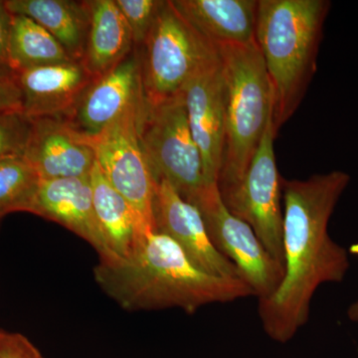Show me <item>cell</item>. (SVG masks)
<instances>
[{"label":"cell","mask_w":358,"mask_h":358,"mask_svg":"<svg viewBox=\"0 0 358 358\" xmlns=\"http://www.w3.org/2000/svg\"><path fill=\"white\" fill-rule=\"evenodd\" d=\"M145 108L147 103L129 110L88 141L95 152L96 166L108 182L131 205L148 237L155 232L157 181L140 141V124Z\"/></svg>","instance_id":"cell-7"},{"label":"cell","mask_w":358,"mask_h":358,"mask_svg":"<svg viewBox=\"0 0 358 358\" xmlns=\"http://www.w3.org/2000/svg\"><path fill=\"white\" fill-rule=\"evenodd\" d=\"M145 103L140 52L134 49L117 67L90 85L74 109L63 119L90 140L122 115Z\"/></svg>","instance_id":"cell-10"},{"label":"cell","mask_w":358,"mask_h":358,"mask_svg":"<svg viewBox=\"0 0 358 358\" xmlns=\"http://www.w3.org/2000/svg\"><path fill=\"white\" fill-rule=\"evenodd\" d=\"M32 120L21 110L0 114V160L23 157Z\"/></svg>","instance_id":"cell-23"},{"label":"cell","mask_w":358,"mask_h":358,"mask_svg":"<svg viewBox=\"0 0 358 358\" xmlns=\"http://www.w3.org/2000/svg\"><path fill=\"white\" fill-rule=\"evenodd\" d=\"M9 13L23 15L50 33L72 60L83 61L90 25L89 1L6 0Z\"/></svg>","instance_id":"cell-17"},{"label":"cell","mask_w":358,"mask_h":358,"mask_svg":"<svg viewBox=\"0 0 358 358\" xmlns=\"http://www.w3.org/2000/svg\"><path fill=\"white\" fill-rule=\"evenodd\" d=\"M138 52L143 92L150 106L182 94L188 82L219 56L217 47L186 20L171 0L164 2Z\"/></svg>","instance_id":"cell-5"},{"label":"cell","mask_w":358,"mask_h":358,"mask_svg":"<svg viewBox=\"0 0 358 358\" xmlns=\"http://www.w3.org/2000/svg\"><path fill=\"white\" fill-rule=\"evenodd\" d=\"M90 178L96 220L110 254L106 260L128 259L147 236L131 205L108 182L96 164Z\"/></svg>","instance_id":"cell-18"},{"label":"cell","mask_w":358,"mask_h":358,"mask_svg":"<svg viewBox=\"0 0 358 358\" xmlns=\"http://www.w3.org/2000/svg\"><path fill=\"white\" fill-rule=\"evenodd\" d=\"M40 178L23 157L0 160V221L13 212L29 213Z\"/></svg>","instance_id":"cell-21"},{"label":"cell","mask_w":358,"mask_h":358,"mask_svg":"<svg viewBox=\"0 0 358 358\" xmlns=\"http://www.w3.org/2000/svg\"><path fill=\"white\" fill-rule=\"evenodd\" d=\"M20 90L22 113L30 119L65 117L95 81L81 61L39 66L13 73Z\"/></svg>","instance_id":"cell-14"},{"label":"cell","mask_w":358,"mask_h":358,"mask_svg":"<svg viewBox=\"0 0 358 358\" xmlns=\"http://www.w3.org/2000/svg\"><path fill=\"white\" fill-rule=\"evenodd\" d=\"M182 96L188 124L203 162L205 178L209 185H217L223 162L226 107L220 54L188 82Z\"/></svg>","instance_id":"cell-11"},{"label":"cell","mask_w":358,"mask_h":358,"mask_svg":"<svg viewBox=\"0 0 358 358\" xmlns=\"http://www.w3.org/2000/svg\"><path fill=\"white\" fill-rule=\"evenodd\" d=\"M13 14L0 1V74H10L8 67V42Z\"/></svg>","instance_id":"cell-26"},{"label":"cell","mask_w":358,"mask_h":358,"mask_svg":"<svg viewBox=\"0 0 358 358\" xmlns=\"http://www.w3.org/2000/svg\"><path fill=\"white\" fill-rule=\"evenodd\" d=\"M225 81V136L220 195L239 185L273 115V88L256 41L217 47Z\"/></svg>","instance_id":"cell-4"},{"label":"cell","mask_w":358,"mask_h":358,"mask_svg":"<svg viewBox=\"0 0 358 358\" xmlns=\"http://www.w3.org/2000/svg\"><path fill=\"white\" fill-rule=\"evenodd\" d=\"M154 213L155 232L171 238L196 267L216 277L240 279L234 264L212 244L197 207L166 181L157 183Z\"/></svg>","instance_id":"cell-12"},{"label":"cell","mask_w":358,"mask_h":358,"mask_svg":"<svg viewBox=\"0 0 358 358\" xmlns=\"http://www.w3.org/2000/svg\"><path fill=\"white\" fill-rule=\"evenodd\" d=\"M331 1L259 0L255 41L273 88V124L278 134L293 117L317 71Z\"/></svg>","instance_id":"cell-3"},{"label":"cell","mask_w":358,"mask_h":358,"mask_svg":"<svg viewBox=\"0 0 358 358\" xmlns=\"http://www.w3.org/2000/svg\"><path fill=\"white\" fill-rule=\"evenodd\" d=\"M0 358L45 357L23 334L0 329Z\"/></svg>","instance_id":"cell-24"},{"label":"cell","mask_w":358,"mask_h":358,"mask_svg":"<svg viewBox=\"0 0 358 358\" xmlns=\"http://www.w3.org/2000/svg\"><path fill=\"white\" fill-rule=\"evenodd\" d=\"M140 141L157 183L166 181L189 203L209 186L188 124L182 94L159 105L147 103L140 124Z\"/></svg>","instance_id":"cell-6"},{"label":"cell","mask_w":358,"mask_h":358,"mask_svg":"<svg viewBox=\"0 0 358 358\" xmlns=\"http://www.w3.org/2000/svg\"><path fill=\"white\" fill-rule=\"evenodd\" d=\"M13 110L22 112L20 90L13 73L0 74V114Z\"/></svg>","instance_id":"cell-25"},{"label":"cell","mask_w":358,"mask_h":358,"mask_svg":"<svg viewBox=\"0 0 358 358\" xmlns=\"http://www.w3.org/2000/svg\"><path fill=\"white\" fill-rule=\"evenodd\" d=\"M173 6L215 47L255 41L259 0H171Z\"/></svg>","instance_id":"cell-16"},{"label":"cell","mask_w":358,"mask_h":358,"mask_svg":"<svg viewBox=\"0 0 358 358\" xmlns=\"http://www.w3.org/2000/svg\"><path fill=\"white\" fill-rule=\"evenodd\" d=\"M133 37L134 49L140 50L166 0H115Z\"/></svg>","instance_id":"cell-22"},{"label":"cell","mask_w":358,"mask_h":358,"mask_svg":"<svg viewBox=\"0 0 358 358\" xmlns=\"http://www.w3.org/2000/svg\"><path fill=\"white\" fill-rule=\"evenodd\" d=\"M90 25L83 63L95 79L134 50L133 37L115 0H89Z\"/></svg>","instance_id":"cell-19"},{"label":"cell","mask_w":358,"mask_h":358,"mask_svg":"<svg viewBox=\"0 0 358 358\" xmlns=\"http://www.w3.org/2000/svg\"><path fill=\"white\" fill-rule=\"evenodd\" d=\"M350 174L334 171L307 179L282 178V248L285 274L272 296L259 300L264 331L286 343L310 319L315 292L341 282L350 268L348 252L329 234V223Z\"/></svg>","instance_id":"cell-1"},{"label":"cell","mask_w":358,"mask_h":358,"mask_svg":"<svg viewBox=\"0 0 358 358\" xmlns=\"http://www.w3.org/2000/svg\"><path fill=\"white\" fill-rule=\"evenodd\" d=\"M96 284L127 310L178 308L193 315L204 306L254 296L241 279H226L196 267L171 238L154 232L128 259L100 260Z\"/></svg>","instance_id":"cell-2"},{"label":"cell","mask_w":358,"mask_h":358,"mask_svg":"<svg viewBox=\"0 0 358 358\" xmlns=\"http://www.w3.org/2000/svg\"><path fill=\"white\" fill-rule=\"evenodd\" d=\"M350 252L353 254V255L358 256V243L352 245L350 248ZM348 317L352 322H358V300L355 301V303L348 308Z\"/></svg>","instance_id":"cell-27"},{"label":"cell","mask_w":358,"mask_h":358,"mask_svg":"<svg viewBox=\"0 0 358 358\" xmlns=\"http://www.w3.org/2000/svg\"><path fill=\"white\" fill-rule=\"evenodd\" d=\"M192 204L201 213L212 244L234 264L254 296L258 300L272 296L284 278V268L268 254L251 226L228 210L218 185L206 186Z\"/></svg>","instance_id":"cell-9"},{"label":"cell","mask_w":358,"mask_h":358,"mask_svg":"<svg viewBox=\"0 0 358 358\" xmlns=\"http://www.w3.org/2000/svg\"><path fill=\"white\" fill-rule=\"evenodd\" d=\"M29 213L59 223L83 238L100 260L110 258L94 209L90 176L40 179Z\"/></svg>","instance_id":"cell-15"},{"label":"cell","mask_w":358,"mask_h":358,"mask_svg":"<svg viewBox=\"0 0 358 358\" xmlns=\"http://www.w3.org/2000/svg\"><path fill=\"white\" fill-rule=\"evenodd\" d=\"M23 157L40 179L85 178L96 164L88 140L61 117H36Z\"/></svg>","instance_id":"cell-13"},{"label":"cell","mask_w":358,"mask_h":358,"mask_svg":"<svg viewBox=\"0 0 358 358\" xmlns=\"http://www.w3.org/2000/svg\"><path fill=\"white\" fill-rule=\"evenodd\" d=\"M273 115L262 141L236 187L220 195L228 210L248 223L261 243L285 270L282 180L275 164Z\"/></svg>","instance_id":"cell-8"},{"label":"cell","mask_w":358,"mask_h":358,"mask_svg":"<svg viewBox=\"0 0 358 358\" xmlns=\"http://www.w3.org/2000/svg\"><path fill=\"white\" fill-rule=\"evenodd\" d=\"M71 60L62 45L43 27L26 16L13 14L8 42L11 73Z\"/></svg>","instance_id":"cell-20"}]
</instances>
